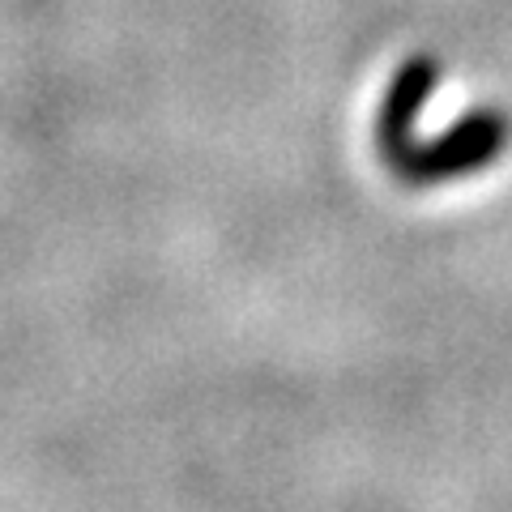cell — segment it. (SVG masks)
<instances>
[{
    "label": "cell",
    "instance_id": "obj_2",
    "mask_svg": "<svg viewBox=\"0 0 512 512\" xmlns=\"http://www.w3.org/2000/svg\"><path fill=\"white\" fill-rule=\"evenodd\" d=\"M436 82H440V64L431 56H410V60H402V69L393 73L389 90H384V103L376 116V146L393 171L406 163L414 141H419L414 128H419V116H423Z\"/></svg>",
    "mask_w": 512,
    "mask_h": 512
},
{
    "label": "cell",
    "instance_id": "obj_1",
    "mask_svg": "<svg viewBox=\"0 0 512 512\" xmlns=\"http://www.w3.org/2000/svg\"><path fill=\"white\" fill-rule=\"evenodd\" d=\"M512 128L508 116L495 107H478L470 116H461L457 124H448L440 137L414 141V150L393 175L414 188L427 184H448V180H466V175L491 167L495 158L508 150Z\"/></svg>",
    "mask_w": 512,
    "mask_h": 512
}]
</instances>
